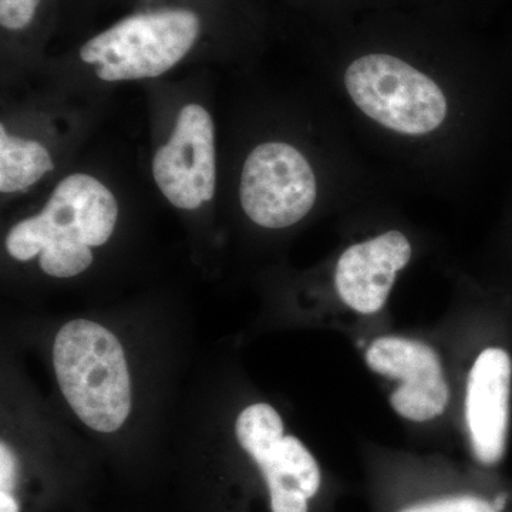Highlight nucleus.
Instances as JSON below:
<instances>
[{
	"label": "nucleus",
	"mask_w": 512,
	"mask_h": 512,
	"mask_svg": "<svg viewBox=\"0 0 512 512\" xmlns=\"http://www.w3.org/2000/svg\"><path fill=\"white\" fill-rule=\"evenodd\" d=\"M119 207L109 188L86 174L57 185L45 210L10 229L6 249L18 261L40 255V268L55 278H72L93 262L92 247L109 241Z\"/></svg>",
	"instance_id": "nucleus-1"
},
{
	"label": "nucleus",
	"mask_w": 512,
	"mask_h": 512,
	"mask_svg": "<svg viewBox=\"0 0 512 512\" xmlns=\"http://www.w3.org/2000/svg\"><path fill=\"white\" fill-rule=\"evenodd\" d=\"M60 389L90 429L113 433L131 407L130 375L119 339L99 323L77 319L64 325L53 346Z\"/></svg>",
	"instance_id": "nucleus-2"
},
{
	"label": "nucleus",
	"mask_w": 512,
	"mask_h": 512,
	"mask_svg": "<svg viewBox=\"0 0 512 512\" xmlns=\"http://www.w3.org/2000/svg\"><path fill=\"white\" fill-rule=\"evenodd\" d=\"M201 20L191 10L140 13L120 20L80 49L104 82L151 79L173 69L197 42Z\"/></svg>",
	"instance_id": "nucleus-3"
},
{
	"label": "nucleus",
	"mask_w": 512,
	"mask_h": 512,
	"mask_svg": "<svg viewBox=\"0 0 512 512\" xmlns=\"http://www.w3.org/2000/svg\"><path fill=\"white\" fill-rule=\"evenodd\" d=\"M345 84L366 116L396 133L423 136L446 120L447 99L439 84L399 57H359L346 70Z\"/></svg>",
	"instance_id": "nucleus-4"
},
{
	"label": "nucleus",
	"mask_w": 512,
	"mask_h": 512,
	"mask_svg": "<svg viewBox=\"0 0 512 512\" xmlns=\"http://www.w3.org/2000/svg\"><path fill=\"white\" fill-rule=\"evenodd\" d=\"M239 197L245 214L255 224L272 229L291 227L315 204V174L295 147L261 144L242 168Z\"/></svg>",
	"instance_id": "nucleus-5"
},
{
	"label": "nucleus",
	"mask_w": 512,
	"mask_h": 512,
	"mask_svg": "<svg viewBox=\"0 0 512 512\" xmlns=\"http://www.w3.org/2000/svg\"><path fill=\"white\" fill-rule=\"evenodd\" d=\"M154 180L174 207L197 210L212 200L217 183L214 123L198 104L180 111L173 136L153 160Z\"/></svg>",
	"instance_id": "nucleus-6"
},
{
	"label": "nucleus",
	"mask_w": 512,
	"mask_h": 512,
	"mask_svg": "<svg viewBox=\"0 0 512 512\" xmlns=\"http://www.w3.org/2000/svg\"><path fill=\"white\" fill-rule=\"evenodd\" d=\"M511 357L500 348L480 353L468 376L466 420L477 463L503 461L510 426Z\"/></svg>",
	"instance_id": "nucleus-7"
},
{
	"label": "nucleus",
	"mask_w": 512,
	"mask_h": 512,
	"mask_svg": "<svg viewBox=\"0 0 512 512\" xmlns=\"http://www.w3.org/2000/svg\"><path fill=\"white\" fill-rule=\"evenodd\" d=\"M412 258L406 235L389 231L352 245L336 265L335 285L340 299L353 311L372 315L386 305L397 272Z\"/></svg>",
	"instance_id": "nucleus-8"
},
{
	"label": "nucleus",
	"mask_w": 512,
	"mask_h": 512,
	"mask_svg": "<svg viewBox=\"0 0 512 512\" xmlns=\"http://www.w3.org/2000/svg\"><path fill=\"white\" fill-rule=\"evenodd\" d=\"M373 372L402 380L404 386H420L444 379L436 350L416 340L384 336L376 339L366 353Z\"/></svg>",
	"instance_id": "nucleus-9"
},
{
	"label": "nucleus",
	"mask_w": 512,
	"mask_h": 512,
	"mask_svg": "<svg viewBox=\"0 0 512 512\" xmlns=\"http://www.w3.org/2000/svg\"><path fill=\"white\" fill-rule=\"evenodd\" d=\"M55 168L45 146L33 140L12 137L0 126V191L28 190Z\"/></svg>",
	"instance_id": "nucleus-10"
},
{
	"label": "nucleus",
	"mask_w": 512,
	"mask_h": 512,
	"mask_svg": "<svg viewBox=\"0 0 512 512\" xmlns=\"http://www.w3.org/2000/svg\"><path fill=\"white\" fill-rule=\"evenodd\" d=\"M389 512H512V490L497 487L484 493L478 488H447L404 500Z\"/></svg>",
	"instance_id": "nucleus-11"
},
{
	"label": "nucleus",
	"mask_w": 512,
	"mask_h": 512,
	"mask_svg": "<svg viewBox=\"0 0 512 512\" xmlns=\"http://www.w3.org/2000/svg\"><path fill=\"white\" fill-rule=\"evenodd\" d=\"M235 433L256 466L268 460L285 437L281 416L265 403L252 404L239 414Z\"/></svg>",
	"instance_id": "nucleus-12"
},
{
	"label": "nucleus",
	"mask_w": 512,
	"mask_h": 512,
	"mask_svg": "<svg viewBox=\"0 0 512 512\" xmlns=\"http://www.w3.org/2000/svg\"><path fill=\"white\" fill-rule=\"evenodd\" d=\"M450 390L446 379L420 384V386H402L390 397L394 412L404 419L427 421L440 416L446 410Z\"/></svg>",
	"instance_id": "nucleus-13"
},
{
	"label": "nucleus",
	"mask_w": 512,
	"mask_h": 512,
	"mask_svg": "<svg viewBox=\"0 0 512 512\" xmlns=\"http://www.w3.org/2000/svg\"><path fill=\"white\" fill-rule=\"evenodd\" d=\"M42 0H0V23L9 30H22L35 18Z\"/></svg>",
	"instance_id": "nucleus-14"
},
{
	"label": "nucleus",
	"mask_w": 512,
	"mask_h": 512,
	"mask_svg": "<svg viewBox=\"0 0 512 512\" xmlns=\"http://www.w3.org/2000/svg\"><path fill=\"white\" fill-rule=\"evenodd\" d=\"M16 458L10 448L2 443L0 446V491L12 493L16 484Z\"/></svg>",
	"instance_id": "nucleus-15"
},
{
	"label": "nucleus",
	"mask_w": 512,
	"mask_h": 512,
	"mask_svg": "<svg viewBox=\"0 0 512 512\" xmlns=\"http://www.w3.org/2000/svg\"><path fill=\"white\" fill-rule=\"evenodd\" d=\"M0 512H19V504L12 493L0 491Z\"/></svg>",
	"instance_id": "nucleus-16"
}]
</instances>
